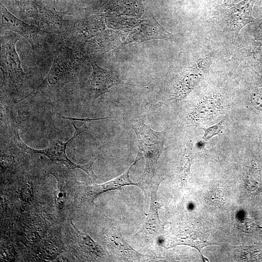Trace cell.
Listing matches in <instances>:
<instances>
[{"label": "cell", "instance_id": "1", "mask_svg": "<svg viewBox=\"0 0 262 262\" xmlns=\"http://www.w3.org/2000/svg\"><path fill=\"white\" fill-rule=\"evenodd\" d=\"M131 128L134 131L138 142L139 153L145 158V166L137 186L147 195L155 182V168L158 161L166 149L164 142L166 131H156L145 124L142 119L132 121Z\"/></svg>", "mask_w": 262, "mask_h": 262}, {"label": "cell", "instance_id": "2", "mask_svg": "<svg viewBox=\"0 0 262 262\" xmlns=\"http://www.w3.org/2000/svg\"><path fill=\"white\" fill-rule=\"evenodd\" d=\"M19 37L16 33L0 38V69L3 76L2 86L16 90L24 82L25 73L16 50Z\"/></svg>", "mask_w": 262, "mask_h": 262}, {"label": "cell", "instance_id": "3", "mask_svg": "<svg viewBox=\"0 0 262 262\" xmlns=\"http://www.w3.org/2000/svg\"><path fill=\"white\" fill-rule=\"evenodd\" d=\"M78 69L76 57L67 48L63 47L55 54L48 74L36 90L49 86L59 89L74 79Z\"/></svg>", "mask_w": 262, "mask_h": 262}, {"label": "cell", "instance_id": "4", "mask_svg": "<svg viewBox=\"0 0 262 262\" xmlns=\"http://www.w3.org/2000/svg\"><path fill=\"white\" fill-rule=\"evenodd\" d=\"M73 125L75 131L73 136L68 141L63 142L58 140L51 139L49 141L48 145L45 148L42 150L33 149V153L44 155L52 162H60L70 169H81L84 171L93 180H96L98 177L93 172V165L98 157L93 159L87 164H78L71 162L66 155V150L67 144L76 138L80 134L87 130L85 124L80 128H77L73 124Z\"/></svg>", "mask_w": 262, "mask_h": 262}, {"label": "cell", "instance_id": "5", "mask_svg": "<svg viewBox=\"0 0 262 262\" xmlns=\"http://www.w3.org/2000/svg\"><path fill=\"white\" fill-rule=\"evenodd\" d=\"M1 27L10 30L24 37L33 50L37 49L43 42L47 32L34 26L30 25L16 17L0 3Z\"/></svg>", "mask_w": 262, "mask_h": 262}, {"label": "cell", "instance_id": "6", "mask_svg": "<svg viewBox=\"0 0 262 262\" xmlns=\"http://www.w3.org/2000/svg\"><path fill=\"white\" fill-rule=\"evenodd\" d=\"M91 65L92 72L87 83L86 92L92 101H95L113 86L130 84L122 81L115 71L104 69L94 61Z\"/></svg>", "mask_w": 262, "mask_h": 262}, {"label": "cell", "instance_id": "7", "mask_svg": "<svg viewBox=\"0 0 262 262\" xmlns=\"http://www.w3.org/2000/svg\"><path fill=\"white\" fill-rule=\"evenodd\" d=\"M172 38V34L166 31L153 17H147L141 19L134 26L121 47L134 42L139 43L153 39L171 40Z\"/></svg>", "mask_w": 262, "mask_h": 262}, {"label": "cell", "instance_id": "8", "mask_svg": "<svg viewBox=\"0 0 262 262\" xmlns=\"http://www.w3.org/2000/svg\"><path fill=\"white\" fill-rule=\"evenodd\" d=\"M164 177L161 176L155 182L149 191V197L150 198V207L146 219L136 235L158 236L164 231V225L159 218L158 210L161 206L157 201V192L161 182Z\"/></svg>", "mask_w": 262, "mask_h": 262}, {"label": "cell", "instance_id": "9", "mask_svg": "<svg viewBox=\"0 0 262 262\" xmlns=\"http://www.w3.org/2000/svg\"><path fill=\"white\" fill-rule=\"evenodd\" d=\"M104 26L99 19L86 18L75 20L65 29V38L76 44L96 35Z\"/></svg>", "mask_w": 262, "mask_h": 262}, {"label": "cell", "instance_id": "10", "mask_svg": "<svg viewBox=\"0 0 262 262\" xmlns=\"http://www.w3.org/2000/svg\"><path fill=\"white\" fill-rule=\"evenodd\" d=\"M143 157V156L138 152L135 160L130 167L122 174L118 177L106 182L101 184H94L87 186L85 189V193L83 201L85 204H91L95 198L99 195L109 191L118 189L119 188L129 185H135L137 186V182H134L131 180L129 177L130 171L136 163Z\"/></svg>", "mask_w": 262, "mask_h": 262}, {"label": "cell", "instance_id": "11", "mask_svg": "<svg viewBox=\"0 0 262 262\" xmlns=\"http://www.w3.org/2000/svg\"><path fill=\"white\" fill-rule=\"evenodd\" d=\"M209 60L204 59L192 67L181 78L175 92V98H185L201 80L209 67Z\"/></svg>", "mask_w": 262, "mask_h": 262}, {"label": "cell", "instance_id": "12", "mask_svg": "<svg viewBox=\"0 0 262 262\" xmlns=\"http://www.w3.org/2000/svg\"><path fill=\"white\" fill-rule=\"evenodd\" d=\"M223 107L220 96L212 94L204 97L189 114L193 121L202 122L207 120L220 112Z\"/></svg>", "mask_w": 262, "mask_h": 262}, {"label": "cell", "instance_id": "13", "mask_svg": "<svg viewBox=\"0 0 262 262\" xmlns=\"http://www.w3.org/2000/svg\"><path fill=\"white\" fill-rule=\"evenodd\" d=\"M215 244L210 238L197 229L185 227L180 229L174 235L173 246L183 245L195 247L201 253V249L210 245Z\"/></svg>", "mask_w": 262, "mask_h": 262}, {"label": "cell", "instance_id": "14", "mask_svg": "<svg viewBox=\"0 0 262 262\" xmlns=\"http://www.w3.org/2000/svg\"><path fill=\"white\" fill-rule=\"evenodd\" d=\"M66 14H67L46 9L35 3L25 16L32 17L39 23L52 24L61 27L63 24V16Z\"/></svg>", "mask_w": 262, "mask_h": 262}, {"label": "cell", "instance_id": "15", "mask_svg": "<svg viewBox=\"0 0 262 262\" xmlns=\"http://www.w3.org/2000/svg\"><path fill=\"white\" fill-rule=\"evenodd\" d=\"M107 240L109 246L119 255L129 259L139 258L141 256L126 242L118 230H112L111 233L107 234Z\"/></svg>", "mask_w": 262, "mask_h": 262}, {"label": "cell", "instance_id": "16", "mask_svg": "<svg viewBox=\"0 0 262 262\" xmlns=\"http://www.w3.org/2000/svg\"><path fill=\"white\" fill-rule=\"evenodd\" d=\"M57 181V190L55 194L56 207L59 209L63 208L67 199L66 173L59 165H53L49 170Z\"/></svg>", "mask_w": 262, "mask_h": 262}, {"label": "cell", "instance_id": "17", "mask_svg": "<svg viewBox=\"0 0 262 262\" xmlns=\"http://www.w3.org/2000/svg\"><path fill=\"white\" fill-rule=\"evenodd\" d=\"M77 230L76 235L79 246L83 251L94 257H99L103 255L101 247L95 242L91 238L84 232Z\"/></svg>", "mask_w": 262, "mask_h": 262}, {"label": "cell", "instance_id": "18", "mask_svg": "<svg viewBox=\"0 0 262 262\" xmlns=\"http://www.w3.org/2000/svg\"><path fill=\"white\" fill-rule=\"evenodd\" d=\"M192 161V146H188L185 149L179 167V177L183 183L186 182L190 174Z\"/></svg>", "mask_w": 262, "mask_h": 262}, {"label": "cell", "instance_id": "19", "mask_svg": "<svg viewBox=\"0 0 262 262\" xmlns=\"http://www.w3.org/2000/svg\"><path fill=\"white\" fill-rule=\"evenodd\" d=\"M205 200L209 205L220 207L225 203L223 190L220 188L212 189L206 195Z\"/></svg>", "mask_w": 262, "mask_h": 262}, {"label": "cell", "instance_id": "20", "mask_svg": "<svg viewBox=\"0 0 262 262\" xmlns=\"http://www.w3.org/2000/svg\"><path fill=\"white\" fill-rule=\"evenodd\" d=\"M224 121V120L223 119L214 125L208 128H203L204 133L202 138L207 141L215 135H220L223 129Z\"/></svg>", "mask_w": 262, "mask_h": 262}, {"label": "cell", "instance_id": "21", "mask_svg": "<svg viewBox=\"0 0 262 262\" xmlns=\"http://www.w3.org/2000/svg\"><path fill=\"white\" fill-rule=\"evenodd\" d=\"M251 101L257 108L262 107V90H255L251 96Z\"/></svg>", "mask_w": 262, "mask_h": 262}, {"label": "cell", "instance_id": "22", "mask_svg": "<svg viewBox=\"0 0 262 262\" xmlns=\"http://www.w3.org/2000/svg\"><path fill=\"white\" fill-rule=\"evenodd\" d=\"M253 53L257 59L262 60V42L256 43L254 44Z\"/></svg>", "mask_w": 262, "mask_h": 262}, {"label": "cell", "instance_id": "23", "mask_svg": "<svg viewBox=\"0 0 262 262\" xmlns=\"http://www.w3.org/2000/svg\"><path fill=\"white\" fill-rule=\"evenodd\" d=\"M20 10L28 7L33 1V0H14Z\"/></svg>", "mask_w": 262, "mask_h": 262}, {"label": "cell", "instance_id": "24", "mask_svg": "<svg viewBox=\"0 0 262 262\" xmlns=\"http://www.w3.org/2000/svg\"><path fill=\"white\" fill-rule=\"evenodd\" d=\"M62 117L64 119H66L67 120H80L82 121H84V122H89L94 120H100V119H106L107 118H82V119H78V118H70L68 117H65V116H62Z\"/></svg>", "mask_w": 262, "mask_h": 262}, {"label": "cell", "instance_id": "25", "mask_svg": "<svg viewBox=\"0 0 262 262\" xmlns=\"http://www.w3.org/2000/svg\"><path fill=\"white\" fill-rule=\"evenodd\" d=\"M258 28L260 29V31H262V21H261V22H259Z\"/></svg>", "mask_w": 262, "mask_h": 262}]
</instances>
